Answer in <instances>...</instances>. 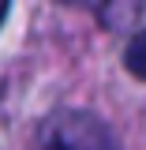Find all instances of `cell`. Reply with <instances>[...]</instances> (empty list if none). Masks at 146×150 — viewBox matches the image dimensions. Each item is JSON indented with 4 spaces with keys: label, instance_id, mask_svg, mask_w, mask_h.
<instances>
[{
    "label": "cell",
    "instance_id": "cell-3",
    "mask_svg": "<svg viewBox=\"0 0 146 150\" xmlns=\"http://www.w3.org/2000/svg\"><path fill=\"white\" fill-rule=\"evenodd\" d=\"M124 68H128V75H135V79H146V30H139V34L128 41V49H124Z\"/></svg>",
    "mask_w": 146,
    "mask_h": 150
},
{
    "label": "cell",
    "instance_id": "cell-2",
    "mask_svg": "<svg viewBox=\"0 0 146 150\" xmlns=\"http://www.w3.org/2000/svg\"><path fill=\"white\" fill-rule=\"evenodd\" d=\"M71 4H79V8H90V11L101 19L105 26H116L120 19H128L131 11L139 8V0H71Z\"/></svg>",
    "mask_w": 146,
    "mask_h": 150
},
{
    "label": "cell",
    "instance_id": "cell-1",
    "mask_svg": "<svg viewBox=\"0 0 146 150\" xmlns=\"http://www.w3.org/2000/svg\"><path fill=\"white\" fill-rule=\"evenodd\" d=\"M41 150H116V139L94 112L68 109L41 124Z\"/></svg>",
    "mask_w": 146,
    "mask_h": 150
}]
</instances>
